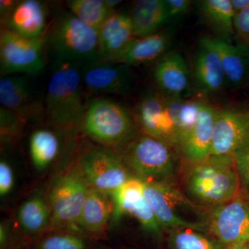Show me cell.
<instances>
[{"label": "cell", "instance_id": "obj_37", "mask_svg": "<svg viewBox=\"0 0 249 249\" xmlns=\"http://www.w3.org/2000/svg\"><path fill=\"white\" fill-rule=\"evenodd\" d=\"M18 1L14 0H1L0 1V14L2 22L8 18L17 4Z\"/></svg>", "mask_w": 249, "mask_h": 249}, {"label": "cell", "instance_id": "obj_28", "mask_svg": "<svg viewBox=\"0 0 249 249\" xmlns=\"http://www.w3.org/2000/svg\"><path fill=\"white\" fill-rule=\"evenodd\" d=\"M166 232L167 249H227L208 232L191 229H176Z\"/></svg>", "mask_w": 249, "mask_h": 249}, {"label": "cell", "instance_id": "obj_13", "mask_svg": "<svg viewBox=\"0 0 249 249\" xmlns=\"http://www.w3.org/2000/svg\"><path fill=\"white\" fill-rule=\"evenodd\" d=\"M0 103L1 107L12 111L24 122L40 119L45 111L34 97L30 81L22 75L1 78Z\"/></svg>", "mask_w": 249, "mask_h": 249}, {"label": "cell", "instance_id": "obj_21", "mask_svg": "<svg viewBox=\"0 0 249 249\" xmlns=\"http://www.w3.org/2000/svg\"><path fill=\"white\" fill-rule=\"evenodd\" d=\"M217 49L225 76L226 86L240 88L249 79L248 55L249 49L242 45L217 37L213 38Z\"/></svg>", "mask_w": 249, "mask_h": 249}, {"label": "cell", "instance_id": "obj_17", "mask_svg": "<svg viewBox=\"0 0 249 249\" xmlns=\"http://www.w3.org/2000/svg\"><path fill=\"white\" fill-rule=\"evenodd\" d=\"M194 78L203 93H214L226 86L220 58L213 38L204 37L199 42L195 62Z\"/></svg>", "mask_w": 249, "mask_h": 249}, {"label": "cell", "instance_id": "obj_36", "mask_svg": "<svg viewBox=\"0 0 249 249\" xmlns=\"http://www.w3.org/2000/svg\"><path fill=\"white\" fill-rule=\"evenodd\" d=\"M169 19L186 14L191 7L190 0H165Z\"/></svg>", "mask_w": 249, "mask_h": 249}, {"label": "cell", "instance_id": "obj_19", "mask_svg": "<svg viewBox=\"0 0 249 249\" xmlns=\"http://www.w3.org/2000/svg\"><path fill=\"white\" fill-rule=\"evenodd\" d=\"M173 39L168 32L160 31L142 37H135L112 62L127 66H139L158 60L168 52Z\"/></svg>", "mask_w": 249, "mask_h": 249}, {"label": "cell", "instance_id": "obj_5", "mask_svg": "<svg viewBox=\"0 0 249 249\" xmlns=\"http://www.w3.org/2000/svg\"><path fill=\"white\" fill-rule=\"evenodd\" d=\"M136 124L134 116L124 106L102 98L88 105L80 128L101 146L118 150L137 133Z\"/></svg>", "mask_w": 249, "mask_h": 249}, {"label": "cell", "instance_id": "obj_4", "mask_svg": "<svg viewBox=\"0 0 249 249\" xmlns=\"http://www.w3.org/2000/svg\"><path fill=\"white\" fill-rule=\"evenodd\" d=\"M82 82L78 65L56 61L49 80L45 107L49 122L55 127H80L88 107Z\"/></svg>", "mask_w": 249, "mask_h": 249}, {"label": "cell", "instance_id": "obj_24", "mask_svg": "<svg viewBox=\"0 0 249 249\" xmlns=\"http://www.w3.org/2000/svg\"><path fill=\"white\" fill-rule=\"evenodd\" d=\"M167 108L176 129L178 148L196 124L203 101L165 96Z\"/></svg>", "mask_w": 249, "mask_h": 249}, {"label": "cell", "instance_id": "obj_38", "mask_svg": "<svg viewBox=\"0 0 249 249\" xmlns=\"http://www.w3.org/2000/svg\"><path fill=\"white\" fill-rule=\"evenodd\" d=\"M231 3L235 13L249 8V0H231Z\"/></svg>", "mask_w": 249, "mask_h": 249}, {"label": "cell", "instance_id": "obj_25", "mask_svg": "<svg viewBox=\"0 0 249 249\" xmlns=\"http://www.w3.org/2000/svg\"><path fill=\"white\" fill-rule=\"evenodd\" d=\"M48 201L40 194L27 199L19 207L18 220L23 231L31 235L40 234L50 226Z\"/></svg>", "mask_w": 249, "mask_h": 249}, {"label": "cell", "instance_id": "obj_1", "mask_svg": "<svg viewBox=\"0 0 249 249\" xmlns=\"http://www.w3.org/2000/svg\"><path fill=\"white\" fill-rule=\"evenodd\" d=\"M182 186V191L191 201L206 209L229 202L242 191L232 155H211L187 164Z\"/></svg>", "mask_w": 249, "mask_h": 249}, {"label": "cell", "instance_id": "obj_16", "mask_svg": "<svg viewBox=\"0 0 249 249\" xmlns=\"http://www.w3.org/2000/svg\"><path fill=\"white\" fill-rule=\"evenodd\" d=\"M135 37L130 17L113 13L98 30V60L112 62Z\"/></svg>", "mask_w": 249, "mask_h": 249}, {"label": "cell", "instance_id": "obj_27", "mask_svg": "<svg viewBox=\"0 0 249 249\" xmlns=\"http://www.w3.org/2000/svg\"><path fill=\"white\" fill-rule=\"evenodd\" d=\"M201 10L209 24L219 33V37L231 42L235 34V11L231 0H205L201 1Z\"/></svg>", "mask_w": 249, "mask_h": 249}, {"label": "cell", "instance_id": "obj_43", "mask_svg": "<svg viewBox=\"0 0 249 249\" xmlns=\"http://www.w3.org/2000/svg\"><path fill=\"white\" fill-rule=\"evenodd\" d=\"M248 64H249V53L248 55Z\"/></svg>", "mask_w": 249, "mask_h": 249}, {"label": "cell", "instance_id": "obj_32", "mask_svg": "<svg viewBox=\"0 0 249 249\" xmlns=\"http://www.w3.org/2000/svg\"><path fill=\"white\" fill-rule=\"evenodd\" d=\"M242 191L249 186V132L232 154Z\"/></svg>", "mask_w": 249, "mask_h": 249}, {"label": "cell", "instance_id": "obj_6", "mask_svg": "<svg viewBox=\"0 0 249 249\" xmlns=\"http://www.w3.org/2000/svg\"><path fill=\"white\" fill-rule=\"evenodd\" d=\"M48 42L56 61L85 65L98 60V31L67 15L55 24Z\"/></svg>", "mask_w": 249, "mask_h": 249}, {"label": "cell", "instance_id": "obj_15", "mask_svg": "<svg viewBox=\"0 0 249 249\" xmlns=\"http://www.w3.org/2000/svg\"><path fill=\"white\" fill-rule=\"evenodd\" d=\"M218 109L203 103L196 124L179 147L186 164L197 163L211 155Z\"/></svg>", "mask_w": 249, "mask_h": 249}, {"label": "cell", "instance_id": "obj_11", "mask_svg": "<svg viewBox=\"0 0 249 249\" xmlns=\"http://www.w3.org/2000/svg\"><path fill=\"white\" fill-rule=\"evenodd\" d=\"M133 116L142 133L179 151L176 129L167 108L165 94L153 91L144 94L136 105Z\"/></svg>", "mask_w": 249, "mask_h": 249}, {"label": "cell", "instance_id": "obj_41", "mask_svg": "<svg viewBox=\"0 0 249 249\" xmlns=\"http://www.w3.org/2000/svg\"><path fill=\"white\" fill-rule=\"evenodd\" d=\"M227 249H248V247H247V245H242L229 247Z\"/></svg>", "mask_w": 249, "mask_h": 249}, {"label": "cell", "instance_id": "obj_34", "mask_svg": "<svg viewBox=\"0 0 249 249\" xmlns=\"http://www.w3.org/2000/svg\"><path fill=\"white\" fill-rule=\"evenodd\" d=\"M234 27L241 45L249 49V8L235 13Z\"/></svg>", "mask_w": 249, "mask_h": 249}, {"label": "cell", "instance_id": "obj_42", "mask_svg": "<svg viewBox=\"0 0 249 249\" xmlns=\"http://www.w3.org/2000/svg\"><path fill=\"white\" fill-rule=\"evenodd\" d=\"M245 192L246 193V197H247V200H248L249 202V186L247 187Z\"/></svg>", "mask_w": 249, "mask_h": 249}, {"label": "cell", "instance_id": "obj_40", "mask_svg": "<svg viewBox=\"0 0 249 249\" xmlns=\"http://www.w3.org/2000/svg\"><path fill=\"white\" fill-rule=\"evenodd\" d=\"M106 4L109 6V9L113 10L115 9V7L121 4L122 1H119V0H106Z\"/></svg>", "mask_w": 249, "mask_h": 249}, {"label": "cell", "instance_id": "obj_10", "mask_svg": "<svg viewBox=\"0 0 249 249\" xmlns=\"http://www.w3.org/2000/svg\"><path fill=\"white\" fill-rule=\"evenodd\" d=\"M242 192L209 211L208 231L228 247L249 243V202Z\"/></svg>", "mask_w": 249, "mask_h": 249}, {"label": "cell", "instance_id": "obj_12", "mask_svg": "<svg viewBox=\"0 0 249 249\" xmlns=\"http://www.w3.org/2000/svg\"><path fill=\"white\" fill-rule=\"evenodd\" d=\"M82 81L91 92L127 96L133 89L130 67L124 64L96 60L85 65Z\"/></svg>", "mask_w": 249, "mask_h": 249}, {"label": "cell", "instance_id": "obj_31", "mask_svg": "<svg viewBox=\"0 0 249 249\" xmlns=\"http://www.w3.org/2000/svg\"><path fill=\"white\" fill-rule=\"evenodd\" d=\"M40 249H87L85 240L76 232L49 235L41 242Z\"/></svg>", "mask_w": 249, "mask_h": 249}, {"label": "cell", "instance_id": "obj_14", "mask_svg": "<svg viewBox=\"0 0 249 249\" xmlns=\"http://www.w3.org/2000/svg\"><path fill=\"white\" fill-rule=\"evenodd\" d=\"M249 132V111L218 110L211 155H232Z\"/></svg>", "mask_w": 249, "mask_h": 249}, {"label": "cell", "instance_id": "obj_8", "mask_svg": "<svg viewBox=\"0 0 249 249\" xmlns=\"http://www.w3.org/2000/svg\"><path fill=\"white\" fill-rule=\"evenodd\" d=\"M45 44L44 36L37 38H27L3 27L0 34L1 76L40 74L45 66Z\"/></svg>", "mask_w": 249, "mask_h": 249}, {"label": "cell", "instance_id": "obj_30", "mask_svg": "<svg viewBox=\"0 0 249 249\" xmlns=\"http://www.w3.org/2000/svg\"><path fill=\"white\" fill-rule=\"evenodd\" d=\"M68 5L73 16L98 31L114 12L106 0H72Z\"/></svg>", "mask_w": 249, "mask_h": 249}, {"label": "cell", "instance_id": "obj_35", "mask_svg": "<svg viewBox=\"0 0 249 249\" xmlns=\"http://www.w3.org/2000/svg\"><path fill=\"white\" fill-rule=\"evenodd\" d=\"M14 186V175L12 168L6 160L0 162V195L9 194Z\"/></svg>", "mask_w": 249, "mask_h": 249}, {"label": "cell", "instance_id": "obj_39", "mask_svg": "<svg viewBox=\"0 0 249 249\" xmlns=\"http://www.w3.org/2000/svg\"><path fill=\"white\" fill-rule=\"evenodd\" d=\"M6 240H7V232H6V228L3 224H1L0 227V245L1 248H4L6 244Z\"/></svg>", "mask_w": 249, "mask_h": 249}, {"label": "cell", "instance_id": "obj_23", "mask_svg": "<svg viewBox=\"0 0 249 249\" xmlns=\"http://www.w3.org/2000/svg\"><path fill=\"white\" fill-rule=\"evenodd\" d=\"M134 35L145 37L158 32L169 21L165 0H139L136 1L129 16Z\"/></svg>", "mask_w": 249, "mask_h": 249}, {"label": "cell", "instance_id": "obj_33", "mask_svg": "<svg viewBox=\"0 0 249 249\" xmlns=\"http://www.w3.org/2000/svg\"><path fill=\"white\" fill-rule=\"evenodd\" d=\"M0 119L1 137L18 135L22 128V124L25 123L14 112L3 107L0 109Z\"/></svg>", "mask_w": 249, "mask_h": 249}, {"label": "cell", "instance_id": "obj_44", "mask_svg": "<svg viewBox=\"0 0 249 249\" xmlns=\"http://www.w3.org/2000/svg\"><path fill=\"white\" fill-rule=\"evenodd\" d=\"M247 247H248V249H249V243L247 245Z\"/></svg>", "mask_w": 249, "mask_h": 249}, {"label": "cell", "instance_id": "obj_7", "mask_svg": "<svg viewBox=\"0 0 249 249\" xmlns=\"http://www.w3.org/2000/svg\"><path fill=\"white\" fill-rule=\"evenodd\" d=\"M89 188L78 164L58 178L49 196L50 229L81 231L80 216Z\"/></svg>", "mask_w": 249, "mask_h": 249}, {"label": "cell", "instance_id": "obj_3", "mask_svg": "<svg viewBox=\"0 0 249 249\" xmlns=\"http://www.w3.org/2000/svg\"><path fill=\"white\" fill-rule=\"evenodd\" d=\"M178 149L137 132L118 150L132 177L145 182L175 180L178 170Z\"/></svg>", "mask_w": 249, "mask_h": 249}, {"label": "cell", "instance_id": "obj_22", "mask_svg": "<svg viewBox=\"0 0 249 249\" xmlns=\"http://www.w3.org/2000/svg\"><path fill=\"white\" fill-rule=\"evenodd\" d=\"M109 196L90 187L80 216L82 231L93 234L106 231L114 212V203Z\"/></svg>", "mask_w": 249, "mask_h": 249}, {"label": "cell", "instance_id": "obj_26", "mask_svg": "<svg viewBox=\"0 0 249 249\" xmlns=\"http://www.w3.org/2000/svg\"><path fill=\"white\" fill-rule=\"evenodd\" d=\"M60 142L58 136L53 131L39 129L31 134L29 150L34 167L42 171L48 168L58 157Z\"/></svg>", "mask_w": 249, "mask_h": 249}, {"label": "cell", "instance_id": "obj_29", "mask_svg": "<svg viewBox=\"0 0 249 249\" xmlns=\"http://www.w3.org/2000/svg\"><path fill=\"white\" fill-rule=\"evenodd\" d=\"M128 214L139 221L142 229L152 235L160 237L163 235V231L152 210L150 203L145 196L138 200L124 202L114 206L113 222H118L124 214Z\"/></svg>", "mask_w": 249, "mask_h": 249}, {"label": "cell", "instance_id": "obj_9", "mask_svg": "<svg viewBox=\"0 0 249 249\" xmlns=\"http://www.w3.org/2000/svg\"><path fill=\"white\" fill-rule=\"evenodd\" d=\"M78 165L89 187L109 196L132 177L120 154L101 145L88 149Z\"/></svg>", "mask_w": 249, "mask_h": 249}, {"label": "cell", "instance_id": "obj_2", "mask_svg": "<svg viewBox=\"0 0 249 249\" xmlns=\"http://www.w3.org/2000/svg\"><path fill=\"white\" fill-rule=\"evenodd\" d=\"M144 183V196L163 231L191 229L209 233L206 226L209 209L191 201L175 180Z\"/></svg>", "mask_w": 249, "mask_h": 249}, {"label": "cell", "instance_id": "obj_20", "mask_svg": "<svg viewBox=\"0 0 249 249\" xmlns=\"http://www.w3.org/2000/svg\"><path fill=\"white\" fill-rule=\"evenodd\" d=\"M154 79L165 96L181 97L188 89L191 80L189 67L181 53L167 55L156 65Z\"/></svg>", "mask_w": 249, "mask_h": 249}, {"label": "cell", "instance_id": "obj_18", "mask_svg": "<svg viewBox=\"0 0 249 249\" xmlns=\"http://www.w3.org/2000/svg\"><path fill=\"white\" fill-rule=\"evenodd\" d=\"M47 14L45 4L37 0L18 1L14 10L3 22V27L27 38L44 36Z\"/></svg>", "mask_w": 249, "mask_h": 249}]
</instances>
